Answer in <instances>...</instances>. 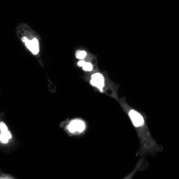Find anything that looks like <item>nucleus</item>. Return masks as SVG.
I'll list each match as a JSON object with an SVG mask.
<instances>
[{"label": "nucleus", "mask_w": 179, "mask_h": 179, "mask_svg": "<svg viewBox=\"0 0 179 179\" xmlns=\"http://www.w3.org/2000/svg\"><path fill=\"white\" fill-rule=\"evenodd\" d=\"M28 49L34 54H37L39 52V45L38 39L34 38L32 40H28L25 43Z\"/></svg>", "instance_id": "nucleus-4"}, {"label": "nucleus", "mask_w": 179, "mask_h": 179, "mask_svg": "<svg viewBox=\"0 0 179 179\" xmlns=\"http://www.w3.org/2000/svg\"><path fill=\"white\" fill-rule=\"evenodd\" d=\"M0 139H1V141L4 143H7L8 141V138L2 133L0 135Z\"/></svg>", "instance_id": "nucleus-8"}, {"label": "nucleus", "mask_w": 179, "mask_h": 179, "mask_svg": "<svg viewBox=\"0 0 179 179\" xmlns=\"http://www.w3.org/2000/svg\"><path fill=\"white\" fill-rule=\"evenodd\" d=\"M0 129L2 132H4L7 130V128L6 124L3 122L0 123Z\"/></svg>", "instance_id": "nucleus-7"}, {"label": "nucleus", "mask_w": 179, "mask_h": 179, "mask_svg": "<svg viewBox=\"0 0 179 179\" xmlns=\"http://www.w3.org/2000/svg\"><path fill=\"white\" fill-rule=\"evenodd\" d=\"M86 125L84 121L80 119H76L71 120L67 126L68 131L71 134H79L84 133Z\"/></svg>", "instance_id": "nucleus-2"}, {"label": "nucleus", "mask_w": 179, "mask_h": 179, "mask_svg": "<svg viewBox=\"0 0 179 179\" xmlns=\"http://www.w3.org/2000/svg\"><path fill=\"white\" fill-rule=\"evenodd\" d=\"M28 40V39L26 37H23L22 39V41L24 43L26 42Z\"/></svg>", "instance_id": "nucleus-11"}, {"label": "nucleus", "mask_w": 179, "mask_h": 179, "mask_svg": "<svg viewBox=\"0 0 179 179\" xmlns=\"http://www.w3.org/2000/svg\"><path fill=\"white\" fill-rule=\"evenodd\" d=\"M82 67L83 70L85 71H91L93 69L92 65L90 63H85Z\"/></svg>", "instance_id": "nucleus-6"}, {"label": "nucleus", "mask_w": 179, "mask_h": 179, "mask_svg": "<svg viewBox=\"0 0 179 179\" xmlns=\"http://www.w3.org/2000/svg\"><path fill=\"white\" fill-rule=\"evenodd\" d=\"M134 126L140 143L137 156L150 155L154 156L162 152L163 147L153 139L147 124L146 116L140 111L132 108L126 104L122 105Z\"/></svg>", "instance_id": "nucleus-1"}, {"label": "nucleus", "mask_w": 179, "mask_h": 179, "mask_svg": "<svg viewBox=\"0 0 179 179\" xmlns=\"http://www.w3.org/2000/svg\"><path fill=\"white\" fill-rule=\"evenodd\" d=\"M2 134L6 136L8 139H11L12 137V135L11 133L7 130L4 132H2Z\"/></svg>", "instance_id": "nucleus-9"}, {"label": "nucleus", "mask_w": 179, "mask_h": 179, "mask_svg": "<svg viewBox=\"0 0 179 179\" xmlns=\"http://www.w3.org/2000/svg\"><path fill=\"white\" fill-rule=\"evenodd\" d=\"M85 63V61L84 60H80L78 63L77 64L79 67H82Z\"/></svg>", "instance_id": "nucleus-10"}, {"label": "nucleus", "mask_w": 179, "mask_h": 179, "mask_svg": "<svg viewBox=\"0 0 179 179\" xmlns=\"http://www.w3.org/2000/svg\"><path fill=\"white\" fill-rule=\"evenodd\" d=\"M91 84L103 92L105 86V78L104 75L100 73H94L91 76Z\"/></svg>", "instance_id": "nucleus-3"}, {"label": "nucleus", "mask_w": 179, "mask_h": 179, "mask_svg": "<svg viewBox=\"0 0 179 179\" xmlns=\"http://www.w3.org/2000/svg\"><path fill=\"white\" fill-rule=\"evenodd\" d=\"M87 54V53L85 50H78L76 51L75 56L77 58L82 59L86 57Z\"/></svg>", "instance_id": "nucleus-5"}]
</instances>
